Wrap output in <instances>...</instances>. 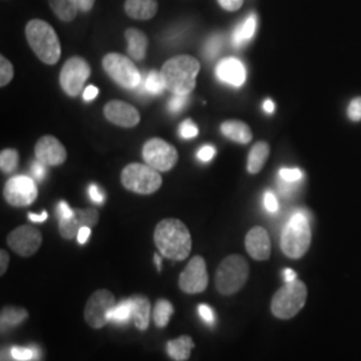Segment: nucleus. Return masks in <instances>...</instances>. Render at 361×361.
Returning a JSON list of instances; mask_svg holds the SVG:
<instances>
[{
	"label": "nucleus",
	"instance_id": "42",
	"mask_svg": "<svg viewBox=\"0 0 361 361\" xmlns=\"http://www.w3.org/2000/svg\"><path fill=\"white\" fill-rule=\"evenodd\" d=\"M264 205L269 213H276L279 210V201L271 190H268L264 195Z\"/></svg>",
	"mask_w": 361,
	"mask_h": 361
},
{
	"label": "nucleus",
	"instance_id": "3",
	"mask_svg": "<svg viewBox=\"0 0 361 361\" xmlns=\"http://www.w3.org/2000/svg\"><path fill=\"white\" fill-rule=\"evenodd\" d=\"M26 38L30 47L43 63L55 65L61 59L62 47L55 30L47 22L32 19L27 23Z\"/></svg>",
	"mask_w": 361,
	"mask_h": 361
},
{
	"label": "nucleus",
	"instance_id": "40",
	"mask_svg": "<svg viewBox=\"0 0 361 361\" xmlns=\"http://www.w3.org/2000/svg\"><path fill=\"white\" fill-rule=\"evenodd\" d=\"M198 313H200V317H201L207 325H213V324L216 323L214 310H212V307H209L207 304L198 305Z\"/></svg>",
	"mask_w": 361,
	"mask_h": 361
},
{
	"label": "nucleus",
	"instance_id": "36",
	"mask_svg": "<svg viewBox=\"0 0 361 361\" xmlns=\"http://www.w3.org/2000/svg\"><path fill=\"white\" fill-rule=\"evenodd\" d=\"M279 177L286 182H300L302 180L304 174L300 169H281Z\"/></svg>",
	"mask_w": 361,
	"mask_h": 361
},
{
	"label": "nucleus",
	"instance_id": "9",
	"mask_svg": "<svg viewBox=\"0 0 361 361\" xmlns=\"http://www.w3.org/2000/svg\"><path fill=\"white\" fill-rule=\"evenodd\" d=\"M145 162L158 171H169L178 162L177 149L161 138H152L143 145Z\"/></svg>",
	"mask_w": 361,
	"mask_h": 361
},
{
	"label": "nucleus",
	"instance_id": "33",
	"mask_svg": "<svg viewBox=\"0 0 361 361\" xmlns=\"http://www.w3.org/2000/svg\"><path fill=\"white\" fill-rule=\"evenodd\" d=\"M10 353L15 361H34L38 360L39 357L37 349L28 347H13Z\"/></svg>",
	"mask_w": 361,
	"mask_h": 361
},
{
	"label": "nucleus",
	"instance_id": "18",
	"mask_svg": "<svg viewBox=\"0 0 361 361\" xmlns=\"http://www.w3.org/2000/svg\"><path fill=\"white\" fill-rule=\"evenodd\" d=\"M245 247L247 253L255 259L267 261L271 257V252L269 234L261 226L250 229L246 234Z\"/></svg>",
	"mask_w": 361,
	"mask_h": 361
},
{
	"label": "nucleus",
	"instance_id": "8",
	"mask_svg": "<svg viewBox=\"0 0 361 361\" xmlns=\"http://www.w3.org/2000/svg\"><path fill=\"white\" fill-rule=\"evenodd\" d=\"M102 65L107 75L126 90H134L141 83L140 70L122 54L110 52L104 55Z\"/></svg>",
	"mask_w": 361,
	"mask_h": 361
},
{
	"label": "nucleus",
	"instance_id": "54",
	"mask_svg": "<svg viewBox=\"0 0 361 361\" xmlns=\"http://www.w3.org/2000/svg\"><path fill=\"white\" fill-rule=\"evenodd\" d=\"M274 109H276V104L271 99H267L265 102H264V110L268 113V114H271L273 111H274Z\"/></svg>",
	"mask_w": 361,
	"mask_h": 361
},
{
	"label": "nucleus",
	"instance_id": "32",
	"mask_svg": "<svg viewBox=\"0 0 361 361\" xmlns=\"http://www.w3.org/2000/svg\"><path fill=\"white\" fill-rule=\"evenodd\" d=\"M143 89L149 94H161L162 91L165 90L166 86H165V82H164V78L161 75V73L150 71L143 83Z\"/></svg>",
	"mask_w": 361,
	"mask_h": 361
},
{
	"label": "nucleus",
	"instance_id": "35",
	"mask_svg": "<svg viewBox=\"0 0 361 361\" xmlns=\"http://www.w3.org/2000/svg\"><path fill=\"white\" fill-rule=\"evenodd\" d=\"M221 50H222V37L219 34L210 37L207 42V46H205V54H207V58L216 59Z\"/></svg>",
	"mask_w": 361,
	"mask_h": 361
},
{
	"label": "nucleus",
	"instance_id": "52",
	"mask_svg": "<svg viewBox=\"0 0 361 361\" xmlns=\"http://www.w3.org/2000/svg\"><path fill=\"white\" fill-rule=\"evenodd\" d=\"M28 219H31L32 222H44L47 219V212H42V214H34L30 213Z\"/></svg>",
	"mask_w": 361,
	"mask_h": 361
},
{
	"label": "nucleus",
	"instance_id": "27",
	"mask_svg": "<svg viewBox=\"0 0 361 361\" xmlns=\"http://www.w3.org/2000/svg\"><path fill=\"white\" fill-rule=\"evenodd\" d=\"M54 13L63 22H71L78 15L77 0H49Z\"/></svg>",
	"mask_w": 361,
	"mask_h": 361
},
{
	"label": "nucleus",
	"instance_id": "34",
	"mask_svg": "<svg viewBox=\"0 0 361 361\" xmlns=\"http://www.w3.org/2000/svg\"><path fill=\"white\" fill-rule=\"evenodd\" d=\"M13 66L11 65V62L6 58V56H0V86L1 87H6L11 80H13Z\"/></svg>",
	"mask_w": 361,
	"mask_h": 361
},
{
	"label": "nucleus",
	"instance_id": "1",
	"mask_svg": "<svg viewBox=\"0 0 361 361\" xmlns=\"http://www.w3.org/2000/svg\"><path fill=\"white\" fill-rule=\"evenodd\" d=\"M154 243L164 257L182 261L190 255L192 235L188 226L177 219H162L154 231Z\"/></svg>",
	"mask_w": 361,
	"mask_h": 361
},
{
	"label": "nucleus",
	"instance_id": "55",
	"mask_svg": "<svg viewBox=\"0 0 361 361\" xmlns=\"http://www.w3.org/2000/svg\"><path fill=\"white\" fill-rule=\"evenodd\" d=\"M154 261L155 265H157V269H158V271H161V265H162V261H161V257H159L158 255H155Z\"/></svg>",
	"mask_w": 361,
	"mask_h": 361
},
{
	"label": "nucleus",
	"instance_id": "48",
	"mask_svg": "<svg viewBox=\"0 0 361 361\" xmlns=\"http://www.w3.org/2000/svg\"><path fill=\"white\" fill-rule=\"evenodd\" d=\"M91 235V228L89 226H83L79 232H78V243L80 244V245H83V244H86L87 243V240H89V237Z\"/></svg>",
	"mask_w": 361,
	"mask_h": 361
},
{
	"label": "nucleus",
	"instance_id": "30",
	"mask_svg": "<svg viewBox=\"0 0 361 361\" xmlns=\"http://www.w3.org/2000/svg\"><path fill=\"white\" fill-rule=\"evenodd\" d=\"M173 313H174V308L171 302H169L168 300H158V302L155 304L154 313H153L155 325L158 328H165L170 322V317Z\"/></svg>",
	"mask_w": 361,
	"mask_h": 361
},
{
	"label": "nucleus",
	"instance_id": "17",
	"mask_svg": "<svg viewBox=\"0 0 361 361\" xmlns=\"http://www.w3.org/2000/svg\"><path fill=\"white\" fill-rule=\"evenodd\" d=\"M104 113L109 122L121 128H134L141 121L138 110L122 101H110L104 106Z\"/></svg>",
	"mask_w": 361,
	"mask_h": 361
},
{
	"label": "nucleus",
	"instance_id": "2",
	"mask_svg": "<svg viewBox=\"0 0 361 361\" xmlns=\"http://www.w3.org/2000/svg\"><path fill=\"white\" fill-rule=\"evenodd\" d=\"M201 70L198 59L190 55H178L162 66L161 75L169 91L177 95H188L194 90Z\"/></svg>",
	"mask_w": 361,
	"mask_h": 361
},
{
	"label": "nucleus",
	"instance_id": "31",
	"mask_svg": "<svg viewBox=\"0 0 361 361\" xmlns=\"http://www.w3.org/2000/svg\"><path fill=\"white\" fill-rule=\"evenodd\" d=\"M19 165V153L15 149H4L0 153V169L3 173H13Z\"/></svg>",
	"mask_w": 361,
	"mask_h": 361
},
{
	"label": "nucleus",
	"instance_id": "43",
	"mask_svg": "<svg viewBox=\"0 0 361 361\" xmlns=\"http://www.w3.org/2000/svg\"><path fill=\"white\" fill-rule=\"evenodd\" d=\"M216 155V149L210 145H205L200 149V152L197 153V157L202 161V162H209L213 159V157Z\"/></svg>",
	"mask_w": 361,
	"mask_h": 361
},
{
	"label": "nucleus",
	"instance_id": "38",
	"mask_svg": "<svg viewBox=\"0 0 361 361\" xmlns=\"http://www.w3.org/2000/svg\"><path fill=\"white\" fill-rule=\"evenodd\" d=\"M348 118L352 122L361 121V97L353 98L348 104Z\"/></svg>",
	"mask_w": 361,
	"mask_h": 361
},
{
	"label": "nucleus",
	"instance_id": "50",
	"mask_svg": "<svg viewBox=\"0 0 361 361\" xmlns=\"http://www.w3.org/2000/svg\"><path fill=\"white\" fill-rule=\"evenodd\" d=\"M78 8L82 13H89L92 10L95 0H77Z\"/></svg>",
	"mask_w": 361,
	"mask_h": 361
},
{
	"label": "nucleus",
	"instance_id": "22",
	"mask_svg": "<svg viewBox=\"0 0 361 361\" xmlns=\"http://www.w3.org/2000/svg\"><path fill=\"white\" fill-rule=\"evenodd\" d=\"M125 38L128 40V52L134 61H142L146 56L149 40L142 31L137 28H128L125 31Z\"/></svg>",
	"mask_w": 361,
	"mask_h": 361
},
{
	"label": "nucleus",
	"instance_id": "10",
	"mask_svg": "<svg viewBox=\"0 0 361 361\" xmlns=\"http://www.w3.org/2000/svg\"><path fill=\"white\" fill-rule=\"evenodd\" d=\"M90 74V65L87 61L80 56H73L62 67L59 82L67 95L77 97L83 90V86Z\"/></svg>",
	"mask_w": 361,
	"mask_h": 361
},
{
	"label": "nucleus",
	"instance_id": "13",
	"mask_svg": "<svg viewBox=\"0 0 361 361\" xmlns=\"http://www.w3.org/2000/svg\"><path fill=\"white\" fill-rule=\"evenodd\" d=\"M209 283L207 262L201 256H195L190 259L188 267L180 273V288L189 295L201 293L207 289Z\"/></svg>",
	"mask_w": 361,
	"mask_h": 361
},
{
	"label": "nucleus",
	"instance_id": "28",
	"mask_svg": "<svg viewBox=\"0 0 361 361\" xmlns=\"http://www.w3.org/2000/svg\"><path fill=\"white\" fill-rule=\"evenodd\" d=\"M28 317V312L20 307H6L1 310L0 322H1V329H10L19 324L23 323Z\"/></svg>",
	"mask_w": 361,
	"mask_h": 361
},
{
	"label": "nucleus",
	"instance_id": "7",
	"mask_svg": "<svg viewBox=\"0 0 361 361\" xmlns=\"http://www.w3.org/2000/svg\"><path fill=\"white\" fill-rule=\"evenodd\" d=\"M121 182L133 193L153 194L161 188L162 177L158 170L147 164H130L122 170Z\"/></svg>",
	"mask_w": 361,
	"mask_h": 361
},
{
	"label": "nucleus",
	"instance_id": "5",
	"mask_svg": "<svg viewBox=\"0 0 361 361\" xmlns=\"http://www.w3.org/2000/svg\"><path fill=\"white\" fill-rule=\"evenodd\" d=\"M249 277V265L246 259L238 255H232L219 264L216 273V286L221 295L231 296L237 293Z\"/></svg>",
	"mask_w": 361,
	"mask_h": 361
},
{
	"label": "nucleus",
	"instance_id": "11",
	"mask_svg": "<svg viewBox=\"0 0 361 361\" xmlns=\"http://www.w3.org/2000/svg\"><path fill=\"white\" fill-rule=\"evenodd\" d=\"M114 307H116V297L110 290L99 289L94 292L85 308L86 323L94 329L102 328L109 323V313Z\"/></svg>",
	"mask_w": 361,
	"mask_h": 361
},
{
	"label": "nucleus",
	"instance_id": "25",
	"mask_svg": "<svg viewBox=\"0 0 361 361\" xmlns=\"http://www.w3.org/2000/svg\"><path fill=\"white\" fill-rule=\"evenodd\" d=\"M271 153V147L267 142H257L250 150L247 158V171L257 174L265 166Z\"/></svg>",
	"mask_w": 361,
	"mask_h": 361
},
{
	"label": "nucleus",
	"instance_id": "15",
	"mask_svg": "<svg viewBox=\"0 0 361 361\" xmlns=\"http://www.w3.org/2000/svg\"><path fill=\"white\" fill-rule=\"evenodd\" d=\"M98 219L99 213L95 209H74L71 217L59 219V233L65 240H73L83 226L92 228L98 224Z\"/></svg>",
	"mask_w": 361,
	"mask_h": 361
},
{
	"label": "nucleus",
	"instance_id": "26",
	"mask_svg": "<svg viewBox=\"0 0 361 361\" xmlns=\"http://www.w3.org/2000/svg\"><path fill=\"white\" fill-rule=\"evenodd\" d=\"M193 348V338L190 336H180L176 340L169 341L166 345L169 356L176 361L188 360Z\"/></svg>",
	"mask_w": 361,
	"mask_h": 361
},
{
	"label": "nucleus",
	"instance_id": "47",
	"mask_svg": "<svg viewBox=\"0 0 361 361\" xmlns=\"http://www.w3.org/2000/svg\"><path fill=\"white\" fill-rule=\"evenodd\" d=\"M279 185H280L281 193L284 194V195H292V194L295 193L297 188V182H286V180H281V178H280Z\"/></svg>",
	"mask_w": 361,
	"mask_h": 361
},
{
	"label": "nucleus",
	"instance_id": "14",
	"mask_svg": "<svg viewBox=\"0 0 361 361\" xmlns=\"http://www.w3.org/2000/svg\"><path fill=\"white\" fill-rule=\"evenodd\" d=\"M42 233L38 229L23 225L8 234L7 244L13 252L22 257H31L42 245Z\"/></svg>",
	"mask_w": 361,
	"mask_h": 361
},
{
	"label": "nucleus",
	"instance_id": "12",
	"mask_svg": "<svg viewBox=\"0 0 361 361\" xmlns=\"http://www.w3.org/2000/svg\"><path fill=\"white\" fill-rule=\"evenodd\" d=\"M3 194L10 205L15 207H28L37 200L38 188L34 178L16 176L6 182Z\"/></svg>",
	"mask_w": 361,
	"mask_h": 361
},
{
	"label": "nucleus",
	"instance_id": "21",
	"mask_svg": "<svg viewBox=\"0 0 361 361\" xmlns=\"http://www.w3.org/2000/svg\"><path fill=\"white\" fill-rule=\"evenodd\" d=\"M222 134L233 142L246 145L253 138L252 130L243 121H226L221 125Z\"/></svg>",
	"mask_w": 361,
	"mask_h": 361
},
{
	"label": "nucleus",
	"instance_id": "6",
	"mask_svg": "<svg viewBox=\"0 0 361 361\" xmlns=\"http://www.w3.org/2000/svg\"><path fill=\"white\" fill-rule=\"evenodd\" d=\"M308 289L304 283L293 281L286 284L271 298V313L283 320L295 317L307 302Z\"/></svg>",
	"mask_w": 361,
	"mask_h": 361
},
{
	"label": "nucleus",
	"instance_id": "41",
	"mask_svg": "<svg viewBox=\"0 0 361 361\" xmlns=\"http://www.w3.org/2000/svg\"><path fill=\"white\" fill-rule=\"evenodd\" d=\"M31 174L34 177V180H43L46 174H47V168L44 164L39 162L38 159L35 162L31 164Z\"/></svg>",
	"mask_w": 361,
	"mask_h": 361
},
{
	"label": "nucleus",
	"instance_id": "51",
	"mask_svg": "<svg viewBox=\"0 0 361 361\" xmlns=\"http://www.w3.org/2000/svg\"><path fill=\"white\" fill-rule=\"evenodd\" d=\"M0 258H1V264H0V273L4 274L7 268H8V262H10V256L6 250H1L0 252Z\"/></svg>",
	"mask_w": 361,
	"mask_h": 361
},
{
	"label": "nucleus",
	"instance_id": "44",
	"mask_svg": "<svg viewBox=\"0 0 361 361\" xmlns=\"http://www.w3.org/2000/svg\"><path fill=\"white\" fill-rule=\"evenodd\" d=\"M219 6L226 11H237L244 4V0H217Z\"/></svg>",
	"mask_w": 361,
	"mask_h": 361
},
{
	"label": "nucleus",
	"instance_id": "39",
	"mask_svg": "<svg viewBox=\"0 0 361 361\" xmlns=\"http://www.w3.org/2000/svg\"><path fill=\"white\" fill-rule=\"evenodd\" d=\"M188 104V95H177L174 94L169 102V110L171 113H180Z\"/></svg>",
	"mask_w": 361,
	"mask_h": 361
},
{
	"label": "nucleus",
	"instance_id": "53",
	"mask_svg": "<svg viewBox=\"0 0 361 361\" xmlns=\"http://www.w3.org/2000/svg\"><path fill=\"white\" fill-rule=\"evenodd\" d=\"M285 283H293L297 280V273L292 269H285L284 271Z\"/></svg>",
	"mask_w": 361,
	"mask_h": 361
},
{
	"label": "nucleus",
	"instance_id": "19",
	"mask_svg": "<svg viewBox=\"0 0 361 361\" xmlns=\"http://www.w3.org/2000/svg\"><path fill=\"white\" fill-rule=\"evenodd\" d=\"M216 74L221 82L233 87H241L246 80L245 66L235 58H225L219 62Z\"/></svg>",
	"mask_w": 361,
	"mask_h": 361
},
{
	"label": "nucleus",
	"instance_id": "16",
	"mask_svg": "<svg viewBox=\"0 0 361 361\" xmlns=\"http://www.w3.org/2000/svg\"><path fill=\"white\" fill-rule=\"evenodd\" d=\"M35 157L46 166H59L65 164L67 152L59 140L52 135H44L35 145Z\"/></svg>",
	"mask_w": 361,
	"mask_h": 361
},
{
	"label": "nucleus",
	"instance_id": "37",
	"mask_svg": "<svg viewBox=\"0 0 361 361\" xmlns=\"http://www.w3.org/2000/svg\"><path fill=\"white\" fill-rule=\"evenodd\" d=\"M180 134L182 138H186V140L194 138L198 135V128L195 126L192 119H186L180 126Z\"/></svg>",
	"mask_w": 361,
	"mask_h": 361
},
{
	"label": "nucleus",
	"instance_id": "20",
	"mask_svg": "<svg viewBox=\"0 0 361 361\" xmlns=\"http://www.w3.org/2000/svg\"><path fill=\"white\" fill-rule=\"evenodd\" d=\"M125 11L130 18L137 20H149L158 11L157 0H126Z\"/></svg>",
	"mask_w": 361,
	"mask_h": 361
},
{
	"label": "nucleus",
	"instance_id": "24",
	"mask_svg": "<svg viewBox=\"0 0 361 361\" xmlns=\"http://www.w3.org/2000/svg\"><path fill=\"white\" fill-rule=\"evenodd\" d=\"M133 320L140 331H146L150 320V302L145 296H131Z\"/></svg>",
	"mask_w": 361,
	"mask_h": 361
},
{
	"label": "nucleus",
	"instance_id": "49",
	"mask_svg": "<svg viewBox=\"0 0 361 361\" xmlns=\"http://www.w3.org/2000/svg\"><path fill=\"white\" fill-rule=\"evenodd\" d=\"M98 89L95 87V86H89V87H86L85 91H83V99L86 101V102H91L92 99H95L97 97H98Z\"/></svg>",
	"mask_w": 361,
	"mask_h": 361
},
{
	"label": "nucleus",
	"instance_id": "23",
	"mask_svg": "<svg viewBox=\"0 0 361 361\" xmlns=\"http://www.w3.org/2000/svg\"><path fill=\"white\" fill-rule=\"evenodd\" d=\"M257 28V16L250 13L243 23L234 28L232 35V43L234 47H243L250 39L255 37Z\"/></svg>",
	"mask_w": 361,
	"mask_h": 361
},
{
	"label": "nucleus",
	"instance_id": "46",
	"mask_svg": "<svg viewBox=\"0 0 361 361\" xmlns=\"http://www.w3.org/2000/svg\"><path fill=\"white\" fill-rule=\"evenodd\" d=\"M74 214V209L68 207V204L66 201H61L59 205H58V216L59 219H68Z\"/></svg>",
	"mask_w": 361,
	"mask_h": 361
},
{
	"label": "nucleus",
	"instance_id": "4",
	"mask_svg": "<svg viewBox=\"0 0 361 361\" xmlns=\"http://www.w3.org/2000/svg\"><path fill=\"white\" fill-rule=\"evenodd\" d=\"M310 240L312 232L307 213L297 210L285 225L281 234V250L286 257L301 258L308 252Z\"/></svg>",
	"mask_w": 361,
	"mask_h": 361
},
{
	"label": "nucleus",
	"instance_id": "45",
	"mask_svg": "<svg viewBox=\"0 0 361 361\" xmlns=\"http://www.w3.org/2000/svg\"><path fill=\"white\" fill-rule=\"evenodd\" d=\"M89 194H90V198L95 202V204H104V195L102 192H101V189L97 186V185H90V188H89Z\"/></svg>",
	"mask_w": 361,
	"mask_h": 361
},
{
	"label": "nucleus",
	"instance_id": "29",
	"mask_svg": "<svg viewBox=\"0 0 361 361\" xmlns=\"http://www.w3.org/2000/svg\"><path fill=\"white\" fill-rule=\"evenodd\" d=\"M133 320V302L131 298L122 300L119 304H116L109 313V323L125 325Z\"/></svg>",
	"mask_w": 361,
	"mask_h": 361
}]
</instances>
